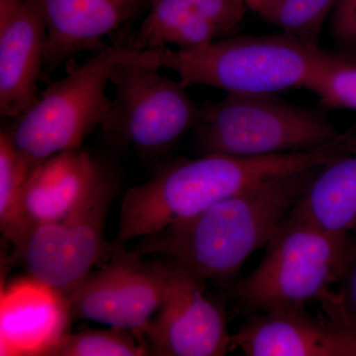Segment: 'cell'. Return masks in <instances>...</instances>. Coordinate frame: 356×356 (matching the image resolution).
I'll list each match as a JSON object with an SVG mask.
<instances>
[{
    "mask_svg": "<svg viewBox=\"0 0 356 356\" xmlns=\"http://www.w3.org/2000/svg\"><path fill=\"white\" fill-rule=\"evenodd\" d=\"M321 168L248 187L191 219L139 238L132 252L165 257L229 289L248 257L266 247Z\"/></svg>",
    "mask_w": 356,
    "mask_h": 356,
    "instance_id": "6da1fadb",
    "label": "cell"
},
{
    "mask_svg": "<svg viewBox=\"0 0 356 356\" xmlns=\"http://www.w3.org/2000/svg\"><path fill=\"white\" fill-rule=\"evenodd\" d=\"M313 163L306 152L261 156L204 154L161 166L122 199L117 247L154 235L200 214L255 184L303 172Z\"/></svg>",
    "mask_w": 356,
    "mask_h": 356,
    "instance_id": "7a4b0ae2",
    "label": "cell"
},
{
    "mask_svg": "<svg viewBox=\"0 0 356 356\" xmlns=\"http://www.w3.org/2000/svg\"><path fill=\"white\" fill-rule=\"evenodd\" d=\"M322 54L280 33L264 36H228L200 48L134 50L110 47L112 62L147 65L177 72L184 88L211 86L227 95H276L305 88Z\"/></svg>",
    "mask_w": 356,
    "mask_h": 356,
    "instance_id": "3957f363",
    "label": "cell"
},
{
    "mask_svg": "<svg viewBox=\"0 0 356 356\" xmlns=\"http://www.w3.org/2000/svg\"><path fill=\"white\" fill-rule=\"evenodd\" d=\"M266 248L255 270L227 291L236 313L303 309L324 299L355 257L356 235L325 231L291 211Z\"/></svg>",
    "mask_w": 356,
    "mask_h": 356,
    "instance_id": "277c9868",
    "label": "cell"
},
{
    "mask_svg": "<svg viewBox=\"0 0 356 356\" xmlns=\"http://www.w3.org/2000/svg\"><path fill=\"white\" fill-rule=\"evenodd\" d=\"M194 129L203 154L235 156L313 151L341 136L321 112L275 95H227L200 107Z\"/></svg>",
    "mask_w": 356,
    "mask_h": 356,
    "instance_id": "5b68a950",
    "label": "cell"
},
{
    "mask_svg": "<svg viewBox=\"0 0 356 356\" xmlns=\"http://www.w3.org/2000/svg\"><path fill=\"white\" fill-rule=\"evenodd\" d=\"M111 67L107 46L49 84L24 113L2 130L15 149L35 165L63 152L81 149L108 115Z\"/></svg>",
    "mask_w": 356,
    "mask_h": 356,
    "instance_id": "8992f818",
    "label": "cell"
},
{
    "mask_svg": "<svg viewBox=\"0 0 356 356\" xmlns=\"http://www.w3.org/2000/svg\"><path fill=\"white\" fill-rule=\"evenodd\" d=\"M159 70L112 62L110 72L114 98L102 129L144 154H161L175 146L195 127L200 113L186 88Z\"/></svg>",
    "mask_w": 356,
    "mask_h": 356,
    "instance_id": "52a82bcc",
    "label": "cell"
},
{
    "mask_svg": "<svg viewBox=\"0 0 356 356\" xmlns=\"http://www.w3.org/2000/svg\"><path fill=\"white\" fill-rule=\"evenodd\" d=\"M115 189L110 177L64 219L26 229L13 243L14 261L33 280L63 294L70 291L116 248L104 238Z\"/></svg>",
    "mask_w": 356,
    "mask_h": 356,
    "instance_id": "ba28073f",
    "label": "cell"
},
{
    "mask_svg": "<svg viewBox=\"0 0 356 356\" xmlns=\"http://www.w3.org/2000/svg\"><path fill=\"white\" fill-rule=\"evenodd\" d=\"M170 280L168 261L115 248L111 259L65 293L72 318L92 321L134 332H144L165 301Z\"/></svg>",
    "mask_w": 356,
    "mask_h": 356,
    "instance_id": "9c48e42d",
    "label": "cell"
},
{
    "mask_svg": "<svg viewBox=\"0 0 356 356\" xmlns=\"http://www.w3.org/2000/svg\"><path fill=\"white\" fill-rule=\"evenodd\" d=\"M168 262L170 280L165 301L144 332L152 355H227L232 334L222 302L211 294L202 278Z\"/></svg>",
    "mask_w": 356,
    "mask_h": 356,
    "instance_id": "30bf717a",
    "label": "cell"
},
{
    "mask_svg": "<svg viewBox=\"0 0 356 356\" xmlns=\"http://www.w3.org/2000/svg\"><path fill=\"white\" fill-rule=\"evenodd\" d=\"M47 27L32 0H0V115L15 119L39 96Z\"/></svg>",
    "mask_w": 356,
    "mask_h": 356,
    "instance_id": "8fae6325",
    "label": "cell"
},
{
    "mask_svg": "<svg viewBox=\"0 0 356 356\" xmlns=\"http://www.w3.org/2000/svg\"><path fill=\"white\" fill-rule=\"evenodd\" d=\"M47 27L44 72L51 74L70 58L107 44L102 40L135 19L151 0H32Z\"/></svg>",
    "mask_w": 356,
    "mask_h": 356,
    "instance_id": "7c38bea8",
    "label": "cell"
},
{
    "mask_svg": "<svg viewBox=\"0 0 356 356\" xmlns=\"http://www.w3.org/2000/svg\"><path fill=\"white\" fill-rule=\"evenodd\" d=\"M235 350L248 356H356V341L327 317L292 309L248 315L232 334Z\"/></svg>",
    "mask_w": 356,
    "mask_h": 356,
    "instance_id": "4fadbf2b",
    "label": "cell"
},
{
    "mask_svg": "<svg viewBox=\"0 0 356 356\" xmlns=\"http://www.w3.org/2000/svg\"><path fill=\"white\" fill-rule=\"evenodd\" d=\"M112 177L88 152H63L38 163L23 189L19 225L13 242L35 225L58 221L74 212Z\"/></svg>",
    "mask_w": 356,
    "mask_h": 356,
    "instance_id": "5bb4252c",
    "label": "cell"
},
{
    "mask_svg": "<svg viewBox=\"0 0 356 356\" xmlns=\"http://www.w3.org/2000/svg\"><path fill=\"white\" fill-rule=\"evenodd\" d=\"M72 318L63 293L29 276L11 282L0 298V355H46Z\"/></svg>",
    "mask_w": 356,
    "mask_h": 356,
    "instance_id": "9a60e30c",
    "label": "cell"
},
{
    "mask_svg": "<svg viewBox=\"0 0 356 356\" xmlns=\"http://www.w3.org/2000/svg\"><path fill=\"white\" fill-rule=\"evenodd\" d=\"M293 212L337 234L356 229V152L322 166Z\"/></svg>",
    "mask_w": 356,
    "mask_h": 356,
    "instance_id": "2e32d148",
    "label": "cell"
},
{
    "mask_svg": "<svg viewBox=\"0 0 356 356\" xmlns=\"http://www.w3.org/2000/svg\"><path fill=\"white\" fill-rule=\"evenodd\" d=\"M248 10L245 0H153L139 29H153L177 21H206L228 37L240 28Z\"/></svg>",
    "mask_w": 356,
    "mask_h": 356,
    "instance_id": "e0dca14e",
    "label": "cell"
},
{
    "mask_svg": "<svg viewBox=\"0 0 356 356\" xmlns=\"http://www.w3.org/2000/svg\"><path fill=\"white\" fill-rule=\"evenodd\" d=\"M339 0H268L257 14L283 34L318 47L323 28Z\"/></svg>",
    "mask_w": 356,
    "mask_h": 356,
    "instance_id": "ac0fdd59",
    "label": "cell"
},
{
    "mask_svg": "<svg viewBox=\"0 0 356 356\" xmlns=\"http://www.w3.org/2000/svg\"><path fill=\"white\" fill-rule=\"evenodd\" d=\"M306 89L327 108L356 111V58L323 50Z\"/></svg>",
    "mask_w": 356,
    "mask_h": 356,
    "instance_id": "d6986e66",
    "label": "cell"
},
{
    "mask_svg": "<svg viewBox=\"0 0 356 356\" xmlns=\"http://www.w3.org/2000/svg\"><path fill=\"white\" fill-rule=\"evenodd\" d=\"M152 355L134 332L119 327L64 334L44 356H143Z\"/></svg>",
    "mask_w": 356,
    "mask_h": 356,
    "instance_id": "ffe728a7",
    "label": "cell"
},
{
    "mask_svg": "<svg viewBox=\"0 0 356 356\" xmlns=\"http://www.w3.org/2000/svg\"><path fill=\"white\" fill-rule=\"evenodd\" d=\"M35 165L19 153L3 130L0 132V229L13 242L19 225L23 189Z\"/></svg>",
    "mask_w": 356,
    "mask_h": 356,
    "instance_id": "44dd1931",
    "label": "cell"
},
{
    "mask_svg": "<svg viewBox=\"0 0 356 356\" xmlns=\"http://www.w3.org/2000/svg\"><path fill=\"white\" fill-rule=\"evenodd\" d=\"M337 284L339 292H330L320 302L325 317L356 341V254Z\"/></svg>",
    "mask_w": 356,
    "mask_h": 356,
    "instance_id": "7402d4cb",
    "label": "cell"
},
{
    "mask_svg": "<svg viewBox=\"0 0 356 356\" xmlns=\"http://www.w3.org/2000/svg\"><path fill=\"white\" fill-rule=\"evenodd\" d=\"M332 36L341 51L356 47V0H339L332 14Z\"/></svg>",
    "mask_w": 356,
    "mask_h": 356,
    "instance_id": "603a6c76",
    "label": "cell"
},
{
    "mask_svg": "<svg viewBox=\"0 0 356 356\" xmlns=\"http://www.w3.org/2000/svg\"><path fill=\"white\" fill-rule=\"evenodd\" d=\"M245 1H247L250 10H252L254 13H257L268 0H245Z\"/></svg>",
    "mask_w": 356,
    "mask_h": 356,
    "instance_id": "cb8c5ba5",
    "label": "cell"
},
{
    "mask_svg": "<svg viewBox=\"0 0 356 356\" xmlns=\"http://www.w3.org/2000/svg\"><path fill=\"white\" fill-rule=\"evenodd\" d=\"M343 53L348 54V55L351 56V57L356 58V47L355 48L350 49V50L341 51Z\"/></svg>",
    "mask_w": 356,
    "mask_h": 356,
    "instance_id": "d4e9b609",
    "label": "cell"
},
{
    "mask_svg": "<svg viewBox=\"0 0 356 356\" xmlns=\"http://www.w3.org/2000/svg\"><path fill=\"white\" fill-rule=\"evenodd\" d=\"M353 234H355V235H356V229L355 232H353Z\"/></svg>",
    "mask_w": 356,
    "mask_h": 356,
    "instance_id": "484cf974",
    "label": "cell"
},
{
    "mask_svg": "<svg viewBox=\"0 0 356 356\" xmlns=\"http://www.w3.org/2000/svg\"><path fill=\"white\" fill-rule=\"evenodd\" d=\"M153 1V0H151V2Z\"/></svg>",
    "mask_w": 356,
    "mask_h": 356,
    "instance_id": "4316f807",
    "label": "cell"
}]
</instances>
